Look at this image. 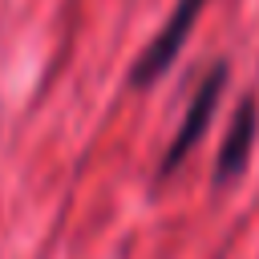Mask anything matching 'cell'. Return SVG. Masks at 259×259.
Masks as SVG:
<instances>
[{"instance_id": "obj_1", "label": "cell", "mask_w": 259, "mask_h": 259, "mask_svg": "<svg viewBox=\"0 0 259 259\" xmlns=\"http://www.w3.org/2000/svg\"><path fill=\"white\" fill-rule=\"evenodd\" d=\"M223 89H227V65L219 61V65L198 81V89H194V97H190V105H186V113H182V125H178V134L170 138L166 154H162V166H158V174H162V178H166V174H174V170H178V162H182V158L202 142V134L210 130V117H214V109H219Z\"/></svg>"}, {"instance_id": "obj_3", "label": "cell", "mask_w": 259, "mask_h": 259, "mask_svg": "<svg viewBox=\"0 0 259 259\" xmlns=\"http://www.w3.org/2000/svg\"><path fill=\"white\" fill-rule=\"evenodd\" d=\"M255 130H259V105L255 97H243L235 117H231V130L219 146V158H214V182H231L247 170V158H251V146H255Z\"/></svg>"}, {"instance_id": "obj_2", "label": "cell", "mask_w": 259, "mask_h": 259, "mask_svg": "<svg viewBox=\"0 0 259 259\" xmlns=\"http://www.w3.org/2000/svg\"><path fill=\"white\" fill-rule=\"evenodd\" d=\"M202 8H206V0H178V4L170 8L162 32L146 45V53L138 57V65H134V73H130L134 85H154V81L174 65V57H178V49L186 45V36L194 32V20H198Z\"/></svg>"}]
</instances>
